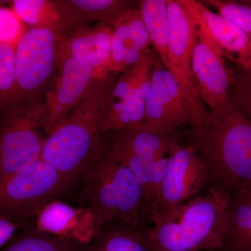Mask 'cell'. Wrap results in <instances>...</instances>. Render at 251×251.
<instances>
[{"instance_id": "cell-1", "label": "cell", "mask_w": 251, "mask_h": 251, "mask_svg": "<svg viewBox=\"0 0 251 251\" xmlns=\"http://www.w3.org/2000/svg\"><path fill=\"white\" fill-rule=\"evenodd\" d=\"M113 82L111 74L96 79L67 118L46 138L40 158L71 179L85 175L105 152L107 99Z\"/></svg>"}, {"instance_id": "cell-2", "label": "cell", "mask_w": 251, "mask_h": 251, "mask_svg": "<svg viewBox=\"0 0 251 251\" xmlns=\"http://www.w3.org/2000/svg\"><path fill=\"white\" fill-rule=\"evenodd\" d=\"M191 128L190 145L208 176L236 192L251 186V122L229 96L209 110L202 125Z\"/></svg>"}, {"instance_id": "cell-3", "label": "cell", "mask_w": 251, "mask_h": 251, "mask_svg": "<svg viewBox=\"0 0 251 251\" xmlns=\"http://www.w3.org/2000/svg\"><path fill=\"white\" fill-rule=\"evenodd\" d=\"M231 198L211 188L175 210L151 219L145 231L153 251H218L229 229Z\"/></svg>"}, {"instance_id": "cell-4", "label": "cell", "mask_w": 251, "mask_h": 251, "mask_svg": "<svg viewBox=\"0 0 251 251\" xmlns=\"http://www.w3.org/2000/svg\"><path fill=\"white\" fill-rule=\"evenodd\" d=\"M84 176L82 206L94 214L98 233L115 223L138 229L150 213V202L125 165L105 151Z\"/></svg>"}, {"instance_id": "cell-5", "label": "cell", "mask_w": 251, "mask_h": 251, "mask_svg": "<svg viewBox=\"0 0 251 251\" xmlns=\"http://www.w3.org/2000/svg\"><path fill=\"white\" fill-rule=\"evenodd\" d=\"M72 181L39 158L0 183V217L25 226Z\"/></svg>"}, {"instance_id": "cell-6", "label": "cell", "mask_w": 251, "mask_h": 251, "mask_svg": "<svg viewBox=\"0 0 251 251\" xmlns=\"http://www.w3.org/2000/svg\"><path fill=\"white\" fill-rule=\"evenodd\" d=\"M45 140L42 101L0 108V183L40 158Z\"/></svg>"}, {"instance_id": "cell-7", "label": "cell", "mask_w": 251, "mask_h": 251, "mask_svg": "<svg viewBox=\"0 0 251 251\" xmlns=\"http://www.w3.org/2000/svg\"><path fill=\"white\" fill-rule=\"evenodd\" d=\"M64 36L41 28H29L15 49L14 91L0 108L11 104L39 100L37 96L54 79L61 61Z\"/></svg>"}, {"instance_id": "cell-8", "label": "cell", "mask_w": 251, "mask_h": 251, "mask_svg": "<svg viewBox=\"0 0 251 251\" xmlns=\"http://www.w3.org/2000/svg\"><path fill=\"white\" fill-rule=\"evenodd\" d=\"M169 34L166 69L177 80L189 106L191 127L202 125L209 113L193 83L191 57L196 23L179 0H168Z\"/></svg>"}, {"instance_id": "cell-9", "label": "cell", "mask_w": 251, "mask_h": 251, "mask_svg": "<svg viewBox=\"0 0 251 251\" xmlns=\"http://www.w3.org/2000/svg\"><path fill=\"white\" fill-rule=\"evenodd\" d=\"M207 176L206 167L194 149L178 145L168 155L164 179L150 205V219L168 214L188 202Z\"/></svg>"}, {"instance_id": "cell-10", "label": "cell", "mask_w": 251, "mask_h": 251, "mask_svg": "<svg viewBox=\"0 0 251 251\" xmlns=\"http://www.w3.org/2000/svg\"><path fill=\"white\" fill-rule=\"evenodd\" d=\"M191 122L189 106L177 80L156 59L143 125L139 128L157 134H172Z\"/></svg>"}, {"instance_id": "cell-11", "label": "cell", "mask_w": 251, "mask_h": 251, "mask_svg": "<svg viewBox=\"0 0 251 251\" xmlns=\"http://www.w3.org/2000/svg\"><path fill=\"white\" fill-rule=\"evenodd\" d=\"M98 77L83 63L69 56H61L58 69L43 102L46 138L67 118Z\"/></svg>"}, {"instance_id": "cell-12", "label": "cell", "mask_w": 251, "mask_h": 251, "mask_svg": "<svg viewBox=\"0 0 251 251\" xmlns=\"http://www.w3.org/2000/svg\"><path fill=\"white\" fill-rule=\"evenodd\" d=\"M195 23L196 39L191 57L193 83L210 110L229 97L233 76L210 36L199 23Z\"/></svg>"}, {"instance_id": "cell-13", "label": "cell", "mask_w": 251, "mask_h": 251, "mask_svg": "<svg viewBox=\"0 0 251 251\" xmlns=\"http://www.w3.org/2000/svg\"><path fill=\"white\" fill-rule=\"evenodd\" d=\"M179 1L204 28L224 57L240 69H251V40L240 28L222 15L208 9L202 1Z\"/></svg>"}, {"instance_id": "cell-14", "label": "cell", "mask_w": 251, "mask_h": 251, "mask_svg": "<svg viewBox=\"0 0 251 251\" xmlns=\"http://www.w3.org/2000/svg\"><path fill=\"white\" fill-rule=\"evenodd\" d=\"M34 219L37 230L85 245L98 233L95 217L90 209L75 207L58 200L48 203Z\"/></svg>"}, {"instance_id": "cell-15", "label": "cell", "mask_w": 251, "mask_h": 251, "mask_svg": "<svg viewBox=\"0 0 251 251\" xmlns=\"http://www.w3.org/2000/svg\"><path fill=\"white\" fill-rule=\"evenodd\" d=\"M112 31V28L105 24L81 27L63 38L61 56L80 61L98 77L110 74Z\"/></svg>"}, {"instance_id": "cell-16", "label": "cell", "mask_w": 251, "mask_h": 251, "mask_svg": "<svg viewBox=\"0 0 251 251\" xmlns=\"http://www.w3.org/2000/svg\"><path fill=\"white\" fill-rule=\"evenodd\" d=\"M29 28L49 29L62 36L85 27L74 17L59 0H14L11 6Z\"/></svg>"}, {"instance_id": "cell-17", "label": "cell", "mask_w": 251, "mask_h": 251, "mask_svg": "<svg viewBox=\"0 0 251 251\" xmlns=\"http://www.w3.org/2000/svg\"><path fill=\"white\" fill-rule=\"evenodd\" d=\"M178 145L177 140L171 134H157L135 128L117 132L109 151L153 160L169 154Z\"/></svg>"}, {"instance_id": "cell-18", "label": "cell", "mask_w": 251, "mask_h": 251, "mask_svg": "<svg viewBox=\"0 0 251 251\" xmlns=\"http://www.w3.org/2000/svg\"><path fill=\"white\" fill-rule=\"evenodd\" d=\"M218 251H251V186L231 199L228 232Z\"/></svg>"}, {"instance_id": "cell-19", "label": "cell", "mask_w": 251, "mask_h": 251, "mask_svg": "<svg viewBox=\"0 0 251 251\" xmlns=\"http://www.w3.org/2000/svg\"><path fill=\"white\" fill-rule=\"evenodd\" d=\"M61 4L81 23L108 25L112 27L122 15L135 6L128 0H59Z\"/></svg>"}, {"instance_id": "cell-20", "label": "cell", "mask_w": 251, "mask_h": 251, "mask_svg": "<svg viewBox=\"0 0 251 251\" xmlns=\"http://www.w3.org/2000/svg\"><path fill=\"white\" fill-rule=\"evenodd\" d=\"M156 59L151 51L148 50L139 62L114 81L107 99V132L108 125L121 111L135 86L152 68Z\"/></svg>"}, {"instance_id": "cell-21", "label": "cell", "mask_w": 251, "mask_h": 251, "mask_svg": "<svg viewBox=\"0 0 251 251\" xmlns=\"http://www.w3.org/2000/svg\"><path fill=\"white\" fill-rule=\"evenodd\" d=\"M85 251H153L145 232L131 227H106L96 234Z\"/></svg>"}, {"instance_id": "cell-22", "label": "cell", "mask_w": 251, "mask_h": 251, "mask_svg": "<svg viewBox=\"0 0 251 251\" xmlns=\"http://www.w3.org/2000/svg\"><path fill=\"white\" fill-rule=\"evenodd\" d=\"M139 6L151 44L161 64L166 68L169 34L168 0H143L140 1Z\"/></svg>"}, {"instance_id": "cell-23", "label": "cell", "mask_w": 251, "mask_h": 251, "mask_svg": "<svg viewBox=\"0 0 251 251\" xmlns=\"http://www.w3.org/2000/svg\"><path fill=\"white\" fill-rule=\"evenodd\" d=\"M151 70L152 68L135 86L121 111L108 125V131L135 129L143 125L150 94Z\"/></svg>"}, {"instance_id": "cell-24", "label": "cell", "mask_w": 251, "mask_h": 251, "mask_svg": "<svg viewBox=\"0 0 251 251\" xmlns=\"http://www.w3.org/2000/svg\"><path fill=\"white\" fill-rule=\"evenodd\" d=\"M126 12L117 20L112 27L110 74L127 72L139 62L145 52L135 49L132 43L128 34Z\"/></svg>"}, {"instance_id": "cell-25", "label": "cell", "mask_w": 251, "mask_h": 251, "mask_svg": "<svg viewBox=\"0 0 251 251\" xmlns=\"http://www.w3.org/2000/svg\"><path fill=\"white\" fill-rule=\"evenodd\" d=\"M87 245L28 229L10 242L1 251H85Z\"/></svg>"}, {"instance_id": "cell-26", "label": "cell", "mask_w": 251, "mask_h": 251, "mask_svg": "<svg viewBox=\"0 0 251 251\" xmlns=\"http://www.w3.org/2000/svg\"><path fill=\"white\" fill-rule=\"evenodd\" d=\"M203 4L209 5L231 22L235 24L251 40V4L227 0H205Z\"/></svg>"}, {"instance_id": "cell-27", "label": "cell", "mask_w": 251, "mask_h": 251, "mask_svg": "<svg viewBox=\"0 0 251 251\" xmlns=\"http://www.w3.org/2000/svg\"><path fill=\"white\" fill-rule=\"evenodd\" d=\"M28 29L11 7L0 5V45L16 49Z\"/></svg>"}, {"instance_id": "cell-28", "label": "cell", "mask_w": 251, "mask_h": 251, "mask_svg": "<svg viewBox=\"0 0 251 251\" xmlns=\"http://www.w3.org/2000/svg\"><path fill=\"white\" fill-rule=\"evenodd\" d=\"M15 49L11 46L0 45V104L6 101L14 91Z\"/></svg>"}, {"instance_id": "cell-29", "label": "cell", "mask_w": 251, "mask_h": 251, "mask_svg": "<svg viewBox=\"0 0 251 251\" xmlns=\"http://www.w3.org/2000/svg\"><path fill=\"white\" fill-rule=\"evenodd\" d=\"M232 101L251 122V69H241L231 84Z\"/></svg>"}, {"instance_id": "cell-30", "label": "cell", "mask_w": 251, "mask_h": 251, "mask_svg": "<svg viewBox=\"0 0 251 251\" xmlns=\"http://www.w3.org/2000/svg\"><path fill=\"white\" fill-rule=\"evenodd\" d=\"M126 17L128 34L135 49L140 52H145L151 44L139 4L138 6H134L127 11Z\"/></svg>"}, {"instance_id": "cell-31", "label": "cell", "mask_w": 251, "mask_h": 251, "mask_svg": "<svg viewBox=\"0 0 251 251\" xmlns=\"http://www.w3.org/2000/svg\"><path fill=\"white\" fill-rule=\"evenodd\" d=\"M168 155L157 158L150 163L149 168V199L150 203L152 202L156 198L162 182L164 179L168 166Z\"/></svg>"}, {"instance_id": "cell-32", "label": "cell", "mask_w": 251, "mask_h": 251, "mask_svg": "<svg viewBox=\"0 0 251 251\" xmlns=\"http://www.w3.org/2000/svg\"><path fill=\"white\" fill-rule=\"evenodd\" d=\"M18 227L9 220L0 217V249L9 242Z\"/></svg>"}, {"instance_id": "cell-33", "label": "cell", "mask_w": 251, "mask_h": 251, "mask_svg": "<svg viewBox=\"0 0 251 251\" xmlns=\"http://www.w3.org/2000/svg\"><path fill=\"white\" fill-rule=\"evenodd\" d=\"M212 251V250H211V251Z\"/></svg>"}]
</instances>
